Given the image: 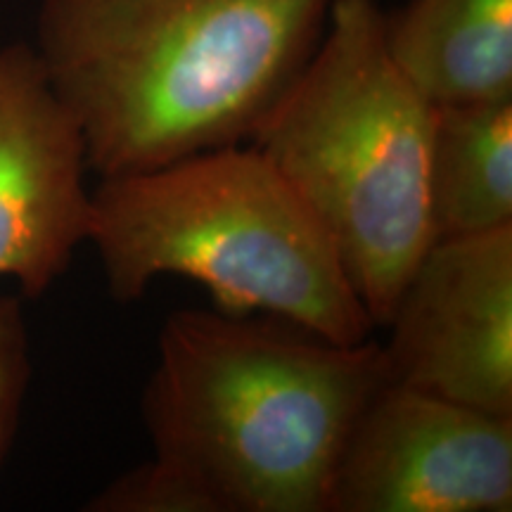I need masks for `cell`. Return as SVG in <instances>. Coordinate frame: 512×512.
<instances>
[{
    "label": "cell",
    "instance_id": "obj_1",
    "mask_svg": "<svg viewBox=\"0 0 512 512\" xmlns=\"http://www.w3.org/2000/svg\"><path fill=\"white\" fill-rule=\"evenodd\" d=\"M335 0H43L34 50L88 171L136 174L245 143Z\"/></svg>",
    "mask_w": 512,
    "mask_h": 512
},
{
    "label": "cell",
    "instance_id": "obj_9",
    "mask_svg": "<svg viewBox=\"0 0 512 512\" xmlns=\"http://www.w3.org/2000/svg\"><path fill=\"white\" fill-rule=\"evenodd\" d=\"M434 107V242L512 226V98Z\"/></svg>",
    "mask_w": 512,
    "mask_h": 512
},
{
    "label": "cell",
    "instance_id": "obj_11",
    "mask_svg": "<svg viewBox=\"0 0 512 512\" xmlns=\"http://www.w3.org/2000/svg\"><path fill=\"white\" fill-rule=\"evenodd\" d=\"M31 380L29 328L22 294H0V467L15 439Z\"/></svg>",
    "mask_w": 512,
    "mask_h": 512
},
{
    "label": "cell",
    "instance_id": "obj_6",
    "mask_svg": "<svg viewBox=\"0 0 512 512\" xmlns=\"http://www.w3.org/2000/svg\"><path fill=\"white\" fill-rule=\"evenodd\" d=\"M384 328L389 380L512 415V226L434 242Z\"/></svg>",
    "mask_w": 512,
    "mask_h": 512
},
{
    "label": "cell",
    "instance_id": "obj_5",
    "mask_svg": "<svg viewBox=\"0 0 512 512\" xmlns=\"http://www.w3.org/2000/svg\"><path fill=\"white\" fill-rule=\"evenodd\" d=\"M512 415L387 380L339 456L328 512H510Z\"/></svg>",
    "mask_w": 512,
    "mask_h": 512
},
{
    "label": "cell",
    "instance_id": "obj_10",
    "mask_svg": "<svg viewBox=\"0 0 512 512\" xmlns=\"http://www.w3.org/2000/svg\"><path fill=\"white\" fill-rule=\"evenodd\" d=\"M93 512H211L200 491L178 472L152 458L107 484L88 503Z\"/></svg>",
    "mask_w": 512,
    "mask_h": 512
},
{
    "label": "cell",
    "instance_id": "obj_8",
    "mask_svg": "<svg viewBox=\"0 0 512 512\" xmlns=\"http://www.w3.org/2000/svg\"><path fill=\"white\" fill-rule=\"evenodd\" d=\"M384 29L432 105L512 98V0H411L384 15Z\"/></svg>",
    "mask_w": 512,
    "mask_h": 512
},
{
    "label": "cell",
    "instance_id": "obj_2",
    "mask_svg": "<svg viewBox=\"0 0 512 512\" xmlns=\"http://www.w3.org/2000/svg\"><path fill=\"white\" fill-rule=\"evenodd\" d=\"M389 380L382 344L174 311L143 392L155 458L211 512H328L351 427Z\"/></svg>",
    "mask_w": 512,
    "mask_h": 512
},
{
    "label": "cell",
    "instance_id": "obj_3",
    "mask_svg": "<svg viewBox=\"0 0 512 512\" xmlns=\"http://www.w3.org/2000/svg\"><path fill=\"white\" fill-rule=\"evenodd\" d=\"M86 242L121 304L178 275L202 283L230 316L261 311L337 344L375 330L328 230L252 145L100 178Z\"/></svg>",
    "mask_w": 512,
    "mask_h": 512
},
{
    "label": "cell",
    "instance_id": "obj_4",
    "mask_svg": "<svg viewBox=\"0 0 512 512\" xmlns=\"http://www.w3.org/2000/svg\"><path fill=\"white\" fill-rule=\"evenodd\" d=\"M377 0H335L316 50L249 136L337 247L375 328L434 245L437 107L389 53Z\"/></svg>",
    "mask_w": 512,
    "mask_h": 512
},
{
    "label": "cell",
    "instance_id": "obj_7",
    "mask_svg": "<svg viewBox=\"0 0 512 512\" xmlns=\"http://www.w3.org/2000/svg\"><path fill=\"white\" fill-rule=\"evenodd\" d=\"M72 114L34 46H0V278L43 297L86 242L91 190Z\"/></svg>",
    "mask_w": 512,
    "mask_h": 512
}]
</instances>
